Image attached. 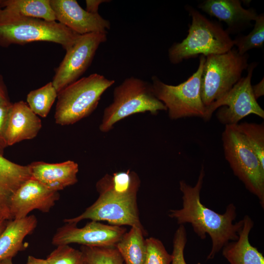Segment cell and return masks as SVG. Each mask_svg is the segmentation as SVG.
<instances>
[{
	"instance_id": "1",
	"label": "cell",
	"mask_w": 264,
	"mask_h": 264,
	"mask_svg": "<svg viewBox=\"0 0 264 264\" xmlns=\"http://www.w3.org/2000/svg\"><path fill=\"white\" fill-rule=\"evenodd\" d=\"M205 175L202 167L196 184L191 186L184 180L179 182L182 193V207L171 210L168 216L175 219L177 223H190L194 231L201 239L206 234L212 241V248L207 259H213L223 247L231 241L238 240L239 233L243 224V219L233 223L237 216L236 208L229 204L223 214H219L204 206L200 201V193Z\"/></svg>"
},
{
	"instance_id": "2",
	"label": "cell",
	"mask_w": 264,
	"mask_h": 264,
	"mask_svg": "<svg viewBox=\"0 0 264 264\" xmlns=\"http://www.w3.org/2000/svg\"><path fill=\"white\" fill-rule=\"evenodd\" d=\"M140 181L132 173L120 171L106 174L96 184L99 197L80 215L64 221L77 223L84 220L106 221L111 225L144 229L139 216L137 194Z\"/></svg>"
},
{
	"instance_id": "3",
	"label": "cell",
	"mask_w": 264,
	"mask_h": 264,
	"mask_svg": "<svg viewBox=\"0 0 264 264\" xmlns=\"http://www.w3.org/2000/svg\"><path fill=\"white\" fill-rule=\"evenodd\" d=\"M185 9L192 22L186 38L174 43L168 49L172 64H178L199 55L223 54L233 48V40L220 24L207 19L192 6L187 5Z\"/></svg>"
},
{
	"instance_id": "4",
	"label": "cell",
	"mask_w": 264,
	"mask_h": 264,
	"mask_svg": "<svg viewBox=\"0 0 264 264\" xmlns=\"http://www.w3.org/2000/svg\"><path fill=\"white\" fill-rule=\"evenodd\" d=\"M115 81L93 73L82 77L61 90L57 96L54 118L56 124H73L89 116L101 96Z\"/></svg>"
},
{
	"instance_id": "5",
	"label": "cell",
	"mask_w": 264,
	"mask_h": 264,
	"mask_svg": "<svg viewBox=\"0 0 264 264\" xmlns=\"http://www.w3.org/2000/svg\"><path fill=\"white\" fill-rule=\"evenodd\" d=\"M113 95V101L105 109L99 126L103 132H109L115 123L132 114L146 112L156 114L167 110L155 96L151 84L133 76L115 87Z\"/></svg>"
},
{
	"instance_id": "6",
	"label": "cell",
	"mask_w": 264,
	"mask_h": 264,
	"mask_svg": "<svg viewBox=\"0 0 264 264\" xmlns=\"http://www.w3.org/2000/svg\"><path fill=\"white\" fill-rule=\"evenodd\" d=\"M81 35L56 21L17 17L0 24V46L4 47L12 44L48 42L58 44L67 51Z\"/></svg>"
},
{
	"instance_id": "7",
	"label": "cell",
	"mask_w": 264,
	"mask_h": 264,
	"mask_svg": "<svg viewBox=\"0 0 264 264\" xmlns=\"http://www.w3.org/2000/svg\"><path fill=\"white\" fill-rule=\"evenodd\" d=\"M201 78V96L206 107L225 95L242 78L249 55L236 48L205 57Z\"/></svg>"
},
{
	"instance_id": "8",
	"label": "cell",
	"mask_w": 264,
	"mask_h": 264,
	"mask_svg": "<svg viewBox=\"0 0 264 264\" xmlns=\"http://www.w3.org/2000/svg\"><path fill=\"white\" fill-rule=\"evenodd\" d=\"M224 155L234 175L256 196L264 207V166L237 125L225 126L222 134Z\"/></svg>"
},
{
	"instance_id": "9",
	"label": "cell",
	"mask_w": 264,
	"mask_h": 264,
	"mask_svg": "<svg viewBox=\"0 0 264 264\" xmlns=\"http://www.w3.org/2000/svg\"><path fill=\"white\" fill-rule=\"evenodd\" d=\"M205 58L200 55L197 71L177 85L165 84L156 76L152 77L154 94L166 107L170 119L194 116L204 119L206 106L201 96V78Z\"/></svg>"
},
{
	"instance_id": "10",
	"label": "cell",
	"mask_w": 264,
	"mask_h": 264,
	"mask_svg": "<svg viewBox=\"0 0 264 264\" xmlns=\"http://www.w3.org/2000/svg\"><path fill=\"white\" fill-rule=\"evenodd\" d=\"M257 65L258 63L255 62L249 64L247 75L242 77L223 97L206 107L204 120H209L218 109L217 117L225 126L237 125L241 120L251 114L264 118V110L257 102L252 90L251 78Z\"/></svg>"
},
{
	"instance_id": "11",
	"label": "cell",
	"mask_w": 264,
	"mask_h": 264,
	"mask_svg": "<svg viewBox=\"0 0 264 264\" xmlns=\"http://www.w3.org/2000/svg\"><path fill=\"white\" fill-rule=\"evenodd\" d=\"M107 40V34L91 33L82 35L66 54L51 81L58 93L78 80L91 64L98 47Z\"/></svg>"
},
{
	"instance_id": "12",
	"label": "cell",
	"mask_w": 264,
	"mask_h": 264,
	"mask_svg": "<svg viewBox=\"0 0 264 264\" xmlns=\"http://www.w3.org/2000/svg\"><path fill=\"white\" fill-rule=\"evenodd\" d=\"M127 232L122 226L107 225L91 220L84 227L76 224H66L58 228L52 239L55 245L78 243L88 246H115Z\"/></svg>"
},
{
	"instance_id": "13",
	"label": "cell",
	"mask_w": 264,
	"mask_h": 264,
	"mask_svg": "<svg viewBox=\"0 0 264 264\" xmlns=\"http://www.w3.org/2000/svg\"><path fill=\"white\" fill-rule=\"evenodd\" d=\"M60 198L58 192L51 191L31 177L11 198L9 213L11 220L25 218L33 210L49 212Z\"/></svg>"
},
{
	"instance_id": "14",
	"label": "cell",
	"mask_w": 264,
	"mask_h": 264,
	"mask_svg": "<svg viewBox=\"0 0 264 264\" xmlns=\"http://www.w3.org/2000/svg\"><path fill=\"white\" fill-rule=\"evenodd\" d=\"M56 21L80 35L107 33L110 22L84 9L75 0H49Z\"/></svg>"
},
{
	"instance_id": "15",
	"label": "cell",
	"mask_w": 264,
	"mask_h": 264,
	"mask_svg": "<svg viewBox=\"0 0 264 264\" xmlns=\"http://www.w3.org/2000/svg\"><path fill=\"white\" fill-rule=\"evenodd\" d=\"M198 7L210 16L224 22L227 33H240L252 26L258 14L253 8L245 9L239 0H205Z\"/></svg>"
},
{
	"instance_id": "16",
	"label": "cell",
	"mask_w": 264,
	"mask_h": 264,
	"mask_svg": "<svg viewBox=\"0 0 264 264\" xmlns=\"http://www.w3.org/2000/svg\"><path fill=\"white\" fill-rule=\"evenodd\" d=\"M32 178L48 189L58 192L78 182V164L72 160L49 163L33 162L28 165Z\"/></svg>"
},
{
	"instance_id": "17",
	"label": "cell",
	"mask_w": 264,
	"mask_h": 264,
	"mask_svg": "<svg viewBox=\"0 0 264 264\" xmlns=\"http://www.w3.org/2000/svg\"><path fill=\"white\" fill-rule=\"evenodd\" d=\"M42 127L40 118L27 103L23 101L12 103L6 132L8 146L35 138Z\"/></svg>"
},
{
	"instance_id": "18",
	"label": "cell",
	"mask_w": 264,
	"mask_h": 264,
	"mask_svg": "<svg viewBox=\"0 0 264 264\" xmlns=\"http://www.w3.org/2000/svg\"><path fill=\"white\" fill-rule=\"evenodd\" d=\"M31 177L28 165L18 164L0 154V219L11 220L9 213L11 198Z\"/></svg>"
},
{
	"instance_id": "19",
	"label": "cell",
	"mask_w": 264,
	"mask_h": 264,
	"mask_svg": "<svg viewBox=\"0 0 264 264\" xmlns=\"http://www.w3.org/2000/svg\"><path fill=\"white\" fill-rule=\"evenodd\" d=\"M237 240L229 242L222 248V256L230 264H264V257L249 241V233L253 227L252 219L245 215Z\"/></svg>"
},
{
	"instance_id": "20",
	"label": "cell",
	"mask_w": 264,
	"mask_h": 264,
	"mask_svg": "<svg viewBox=\"0 0 264 264\" xmlns=\"http://www.w3.org/2000/svg\"><path fill=\"white\" fill-rule=\"evenodd\" d=\"M38 221L34 215L9 220L0 235V260L12 258L24 248V239L33 233Z\"/></svg>"
},
{
	"instance_id": "21",
	"label": "cell",
	"mask_w": 264,
	"mask_h": 264,
	"mask_svg": "<svg viewBox=\"0 0 264 264\" xmlns=\"http://www.w3.org/2000/svg\"><path fill=\"white\" fill-rule=\"evenodd\" d=\"M0 24L17 17L38 18L55 21L56 18L49 0H2Z\"/></svg>"
},
{
	"instance_id": "22",
	"label": "cell",
	"mask_w": 264,
	"mask_h": 264,
	"mask_svg": "<svg viewBox=\"0 0 264 264\" xmlns=\"http://www.w3.org/2000/svg\"><path fill=\"white\" fill-rule=\"evenodd\" d=\"M144 229L131 227L116 243L115 247L121 254L125 264H144L146 243Z\"/></svg>"
},
{
	"instance_id": "23",
	"label": "cell",
	"mask_w": 264,
	"mask_h": 264,
	"mask_svg": "<svg viewBox=\"0 0 264 264\" xmlns=\"http://www.w3.org/2000/svg\"><path fill=\"white\" fill-rule=\"evenodd\" d=\"M58 96L51 82L38 89L30 91L27 95V105L38 116L46 117Z\"/></svg>"
},
{
	"instance_id": "24",
	"label": "cell",
	"mask_w": 264,
	"mask_h": 264,
	"mask_svg": "<svg viewBox=\"0 0 264 264\" xmlns=\"http://www.w3.org/2000/svg\"><path fill=\"white\" fill-rule=\"evenodd\" d=\"M234 45L241 54H244L252 49L261 48L264 43V14H258L254 27L247 35H238L233 40Z\"/></svg>"
},
{
	"instance_id": "25",
	"label": "cell",
	"mask_w": 264,
	"mask_h": 264,
	"mask_svg": "<svg viewBox=\"0 0 264 264\" xmlns=\"http://www.w3.org/2000/svg\"><path fill=\"white\" fill-rule=\"evenodd\" d=\"M80 250L88 264H125L115 246L81 245Z\"/></svg>"
},
{
	"instance_id": "26",
	"label": "cell",
	"mask_w": 264,
	"mask_h": 264,
	"mask_svg": "<svg viewBox=\"0 0 264 264\" xmlns=\"http://www.w3.org/2000/svg\"><path fill=\"white\" fill-rule=\"evenodd\" d=\"M238 128L250 148L264 166V126L263 124L244 122Z\"/></svg>"
},
{
	"instance_id": "27",
	"label": "cell",
	"mask_w": 264,
	"mask_h": 264,
	"mask_svg": "<svg viewBox=\"0 0 264 264\" xmlns=\"http://www.w3.org/2000/svg\"><path fill=\"white\" fill-rule=\"evenodd\" d=\"M46 259L49 264H82L85 260L80 250L68 244L57 246Z\"/></svg>"
},
{
	"instance_id": "28",
	"label": "cell",
	"mask_w": 264,
	"mask_h": 264,
	"mask_svg": "<svg viewBox=\"0 0 264 264\" xmlns=\"http://www.w3.org/2000/svg\"><path fill=\"white\" fill-rule=\"evenodd\" d=\"M145 243L144 264H171L172 254L167 252L160 240L150 237L145 239Z\"/></svg>"
},
{
	"instance_id": "29",
	"label": "cell",
	"mask_w": 264,
	"mask_h": 264,
	"mask_svg": "<svg viewBox=\"0 0 264 264\" xmlns=\"http://www.w3.org/2000/svg\"><path fill=\"white\" fill-rule=\"evenodd\" d=\"M187 235L185 227L183 224H180L174 235L171 264H187L184 256Z\"/></svg>"
},
{
	"instance_id": "30",
	"label": "cell",
	"mask_w": 264,
	"mask_h": 264,
	"mask_svg": "<svg viewBox=\"0 0 264 264\" xmlns=\"http://www.w3.org/2000/svg\"><path fill=\"white\" fill-rule=\"evenodd\" d=\"M11 102L0 103V154L3 155L5 149L8 146L6 132Z\"/></svg>"
},
{
	"instance_id": "31",
	"label": "cell",
	"mask_w": 264,
	"mask_h": 264,
	"mask_svg": "<svg viewBox=\"0 0 264 264\" xmlns=\"http://www.w3.org/2000/svg\"><path fill=\"white\" fill-rule=\"evenodd\" d=\"M108 2L109 0H86V9H85L88 12L96 14L98 13V10L99 5L103 2Z\"/></svg>"
},
{
	"instance_id": "32",
	"label": "cell",
	"mask_w": 264,
	"mask_h": 264,
	"mask_svg": "<svg viewBox=\"0 0 264 264\" xmlns=\"http://www.w3.org/2000/svg\"><path fill=\"white\" fill-rule=\"evenodd\" d=\"M11 102L6 85L0 74V103Z\"/></svg>"
},
{
	"instance_id": "33",
	"label": "cell",
	"mask_w": 264,
	"mask_h": 264,
	"mask_svg": "<svg viewBox=\"0 0 264 264\" xmlns=\"http://www.w3.org/2000/svg\"><path fill=\"white\" fill-rule=\"evenodd\" d=\"M252 90L253 95L256 100L264 94V77L258 84L252 86Z\"/></svg>"
},
{
	"instance_id": "34",
	"label": "cell",
	"mask_w": 264,
	"mask_h": 264,
	"mask_svg": "<svg viewBox=\"0 0 264 264\" xmlns=\"http://www.w3.org/2000/svg\"><path fill=\"white\" fill-rule=\"evenodd\" d=\"M26 264H49V263L46 259H39L32 256H29Z\"/></svg>"
},
{
	"instance_id": "35",
	"label": "cell",
	"mask_w": 264,
	"mask_h": 264,
	"mask_svg": "<svg viewBox=\"0 0 264 264\" xmlns=\"http://www.w3.org/2000/svg\"><path fill=\"white\" fill-rule=\"evenodd\" d=\"M9 220H4L0 219V235L5 229Z\"/></svg>"
},
{
	"instance_id": "36",
	"label": "cell",
	"mask_w": 264,
	"mask_h": 264,
	"mask_svg": "<svg viewBox=\"0 0 264 264\" xmlns=\"http://www.w3.org/2000/svg\"><path fill=\"white\" fill-rule=\"evenodd\" d=\"M0 264H13L12 258H7L0 260Z\"/></svg>"
},
{
	"instance_id": "37",
	"label": "cell",
	"mask_w": 264,
	"mask_h": 264,
	"mask_svg": "<svg viewBox=\"0 0 264 264\" xmlns=\"http://www.w3.org/2000/svg\"><path fill=\"white\" fill-rule=\"evenodd\" d=\"M82 264H88V262H87L86 261V260H85L84 261V262Z\"/></svg>"
},
{
	"instance_id": "38",
	"label": "cell",
	"mask_w": 264,
	"mask_h": 264,
	"mask_svg": "<svg viewBox=\"0 0 264 264\" xmlns=\"http://www.w3.org/2000/svg\"><path fill=\"white\" fill-rule=\"evenodd\" d=\"M1 11V9L0 8V17Z\"/></svg>"
}]
</instances>
